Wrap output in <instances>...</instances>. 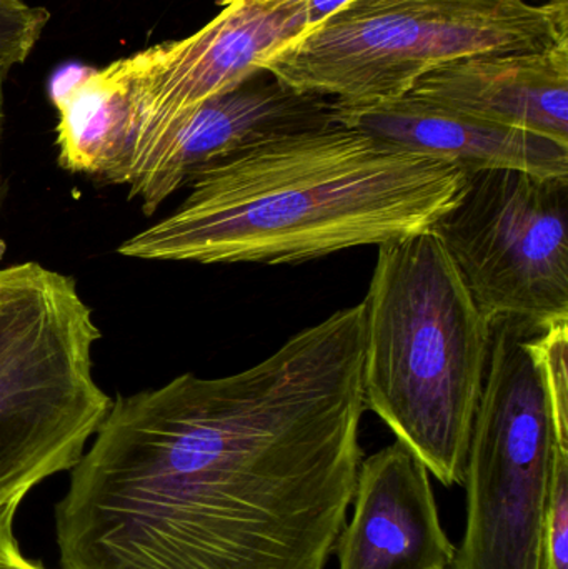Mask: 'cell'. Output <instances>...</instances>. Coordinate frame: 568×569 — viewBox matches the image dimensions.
I'll list each match as a JSON object with an SVG mask.
<instances>
[{"label": "cell", "mask_w": 568, "mask_h": 569, "mask_svg": "<svg viewBox=\"0 0 568 569\" xmlns=\"http://www.w3.org/2000/svg\"><path fill=\"white\" fill-rule=\"evenodd\" d=\"M336 110L337 119L347 126L456 163L466 172L509 169L568 179V146L539 133L474 119L409 96L362 109Z\"/></svg>", "instance_id": "obj_12"}, {"label": "cell", "mask_w": 568, "mask_h": 569, "mask_svg": "<svg viewBox=\"0 0 568 569\" xmlns=\"http://www.w3.org/2000/svg\"><path fill=\"white\" fill-rule=\"evenodd\" d=\"M350 0H309V30L342 9Z\"/></svg>", "instance_id": "obj_17"}, {"label": "cell", "mask_w": 568, "mask_h": 569, "mask_svg": "<svg viewBox=\"0 0 568 569\" xmlns=\"http://www.w3.org/2000/svg\"><path fill=\"white\" fill-rule=\"evenodd\" d=\"M564 43L568 0H350L263 69L337 109H362L406 96L452 60Z\"/></svg>", "instance_id": "obj_4"}, {"label": "cell", "mask_w": 568, "mask_h": 569, "mask_svg": "<svg viewBox=\"0 0 568 569\" xmlns=\"http://www.w3.org/2000/svg\"><path fill=\"white\" fill-rule=\"evenodd\" d=\"M20 503L0 507V569H50L39 561L30 560L20 550L13 525H16L17 511Z\"/></svg>", "instance_id": "obj_16"}, {"label": "cell", "mask_w": 568, "mask_h": 569, "mask_svg": "<svg viewBox=\"0 0 568 569\" xmlns=\"http://www.w3.org/2000/svg\"><path fill=\"white\" fill-rule=\"evenodd\" d=\"M353 515L336 545L339 569H450L457 548L440 523L426 465L396 441L360 463Z\"/></svg>", "instance_id": "obj_10"}, {"label": "cell", "mask_w": 568, "mask_h": 569, "mask_svg": "<svg viewBox=\"0 0 568 569\" xmlns=\"http://www.w3.org/2000/svg\"><path fill=\"white\" fill-rule=\"evenodd\" d=\"M540 569H568V447H559L554 458L542 540Z\"/></svg>", "instance_id": "obj_14"}, {"label": "cell", "mask_w": 568, "mask_h": 569, "mask_svg": "<svg viewBox=\"0 0 568 569\" xmlns=\"http://www.w3.org/2000/svg\"><path fill=\"white\" fill-rule=\"evenodd\" d=\"M229 2V0H219V3Z\"/></svg>", "instance_id": "obj_20"}, {"label": "cell", "mask_w": 568, "mask_h": 569, "mask_svg": "<svg viewBox=\"0 0 568 569\" xmlns=\"http://www.w3.org/2000/svg\"><path fill=\"white\" fill-rule=\"evenodd\" d=\"M10 63L0 60V147H2V133H3V120H6V109H3V102H6V82L9 77ZM3 199H6V179H3L2 172V149H0V210L3 207Z\"/></svg>", "instance_id": "obj_18"}, {"label": "cell", "mask_w": 568, "mask_h": 569, "mask_svg": "<svg viewBox=\"0 0 568 569\" xmlns=\"http://www.w3.org/2000/svg\"><path fill=\"white\" fill-rule=\"evenodd\" d=\"M336 113L329 100L296 92L259 70L172 123L127 187L129 200H140L142 212L153 216L207 167L270 137L329 122Z\"/></svg>", "instance_id": "obj_9"}, {"label": "cell", "mask_w": 568, "mask_h": 569, "mask_svg": "<svg viewBox=\"0 0 568 569\" xmlns=\"http://www.w3.org/2000/svg\"><path fill=\"white\" fill-rule=\"evenodd\" d=\"M100 337L73 277L0 267V507L72 470L99 430L112 405L93 375Z\"/></svg>", "instance_id": "obj_5"}, {"label": "cell", "mask_w": 568, "mask_h": 569, "mask_svg": "<svg viewBox=\"0 0 568 569\" xmlns=\"http://www.w3.org/2000/svg\"><path fill=\"white\" fill-rule=\"evenodd\" d=\"M406 96L568 146V43L452 60L423 73Z\"/></svg>", "instance_id": "obj_11"}, {"label": "cell", "mask_w": 568, "mask_h": 569, "mask_svg": "<svg viewBox=\"0 0 568 569\" xmlns=\"http://www.w3.org/2000/svg\"><path fill=\"white\" fill-rule=\"evenodd\" d=\"M363 305V397L444 487L464 485L492 327L432 230L379 247Z\"/></svg>", "instance_id": "obj_3"}, {"label": "cell", "mask_w": 568, "mask_h": 569, "mask_svg": "<svg viewBox=\"0 0 568 569\" xmlns=\"http://www.w3.org/2000/svg\"><path fill=\"white\" fill-rule=\"evenodd\" d=\"M50 13L23 0H0V60L19 66L32 53Z\"/></svg>", "instance_id": "obj_15"}, {"label": "cell", "mask_w": 568, "mask_h": 569, "mask_svg": "<svg viewBox=\"0 0 568 569\" xmlns=\"http://www.w3.org/2000/svg\"><path fill=\"white\" fill-rule=\"evenodd\" d=\"M363 305L239 373L117 395L56 505L62 569H326L362 463Z\"/></svg>", "instance_id": "obj_1"}, {"label": "cell", "mask_w": 568, "mask_h": 569, "mask_svg": "<svg viewBox=\"0 0 568 569\" xmlns=\"http://www.w3.org/2000/svg\"><path fill=\"white\" fill-rule=\"evenodd\" d=\"M199 32L110 63L129 92L130 152L119 186L129 187L172 123L229 92L309 32V0H229Z\"/></svg>", "instance_id": "obj_8"}, {"label": "cell", "mask_w": 568, "mask_h": 569, "mask_svg": "<svg viewBox=\"0 0 568 569\" xmlns=\"http://www.w3.org/2000/svg\"><path fill=\"white\" fill-rule=\"evenodd\" d=\"M516 318L492 325L467 451V525L450 569H540L544 511L559 447L530 340Z\"/></svg>", "instance_id": "obj_6"}, {"label": "cell", "mask_w": 568, "mask_h": 569, "mask_svg": "<svg viewBox=\"0 0 568 569\" xmlns=\"http://www.w3.org/2000/svg\"><path fill=\"white\" fill-rule=\"evenodd\" d=\"M466 170L342 120L270 137L207 167L176 212L120 243L150 262L296 266L432 229Z\"/></svg>", "instance_id": "obj_2"}, {"label": "cell", "mask_w": 568, "mask_h": 569, "mask_svg": "<svg viewBox=\"0 0 568 569\" xmlns=\"http://www.w3.org/2000/svg\"><path fill=\"white\" fill-rule=\"evenodd\" d=\"M524 2H529V3H544V2H547V0H524Z\"/></svg>", "instance_id": "obj_19"}, {"label": "cell", "mask_w": 568, "mask_h": 569, "mask_svg": "<svg viewBox=\"0 0 568 569\" xmlns=\"http://www.w3.org/2000/svg\"><path fill=\"white\" fill-rule=\"evenodd\" d=\"M434 233L490 327L568 320V179L520 170L466 172Z\"/></svg>", "instance_id": "obj_7"}, {"label": "cell", "mask_w": 568, "mask_h": 569, "mask_svg": "<svg viewBox=\"0 0 568 569\" xmlns=\"http://www.w3.org/2000/svg\"><path fill=\"white\" fill-rule=\"evenodd\" d=\"M57 162L107 186H119L130 152L129 92L112 66L83 69L62 92L53 96Z\"/></svg>", "instance_id": "obj_13"}]
</instances>
